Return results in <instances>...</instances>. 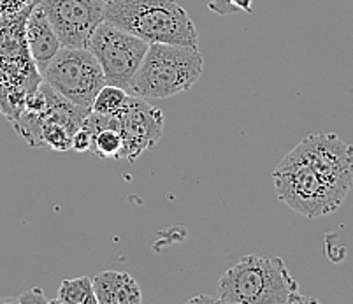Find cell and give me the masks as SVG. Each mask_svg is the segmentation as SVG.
<instances>
[{
  "label": "cell",
  "instance_id": "cell-1",
  "mask_svg": "<svg viewBox=\"0 0 353 304\" xmlns=\"http://www.w3.org/2000/svg\"><path fill=\"white\" fill-rule=\"evenodd\" d=\"M104 21L148 44L199 46L197 28L176 0H105Z\"/></svg>",
  "mask_w": 353,
  "mask_h": 304
},
{
  "label": "cell",
  "instance_id": "cell-2",
  "mask_svg": "<svg viewBox=\"0 0 353 304\" xmlns=\"http://www.w3.org/2000/svg\"><path fill=\"white\" fill-rule=\"evenodd\" d=\"M299 285L280 257L246 255L229 267L218 281V303L292 304L307 303Z\"/></svg>",
  "mask_w": 353,
  "mask_h": 304
},
{
  "label": "cell",
  "instance_id": "cell-3",
  "mask_svg": "<svg viewBox=\"0 0 353 304\" xmlns=\"http://www.w3.org/2000/svg\"><path fill=\"white\" fill-rule=\"evenodd\" d=\"M32 6L0 14V113L11 123L23 111L25 97L43 83L25 35Z\"/></svg>",
  "mask_w": 353,
  "mask_h": 304
},
{
  "label": "cell",
  "instance_id": "cell-4",
  "mask_svg": "<svg viewBox=\"0 0 353 304\" xmlns=\"http://www.w3.org/2000/svg\"><path fill=\"white\" fill-rule=\"evenodd\" d=\"M204 69L199 46L148 44L144 59L132 78L134 95L143 99H167L190 90Z\"/></svg>",
  "mask_w": 353,
  "mask_h": 304
},
{
  "label": "cell",
  "instance_id": "cell-5",
  "mask_svg": "<svg viewBox=\"0 0 353 304\" xmlns=\"http://www.w3.org/2000/svg\"><path fill=\"white\" fill-rule=\"evenodd\" d=\"M272 181L278 199L306 219L313 220L334 213L343 204L341 197L320 180L297 148L280 160L272 172Z\"/></svg>",
  "mask_w": 353,
  "mask_h": 304
},
{
  "label": "cell",
  "instance_id": "cell-6",
  "mask_svg": "<svg viewBox=\"0 0 353 304\" xmlns=\"http://www.w3.org/2000/svg\"><path fill=\"white\" fill-rule=\"evenodd\" d=\"M41 78L62 97L92 111L95 95L105 85L104 72L90 50L62 46L41 72Z\"/></svg>",
  "mask_w": 353,
  "mask_h": 304
},
{
  "label": "cell",
  "instance_id": "cell-7",
  "mask_svg": "<svg viewBox=\"0 0 353 304\" xmlns=\"http://www.w3.org/2000/svg\"><path fill=\"white\" fill-rule=\"evenodd\" d=\"M86 50H90V53L101 63L105 85L120 86L128 90L143 62L148 43L108 21H102L90 37Z\"/></svg>",
  "mask_w": 353,
  "mask_h": 304
},
{
  "label": "cell",
  "instance_id": "cell-8",
  "mask_svg": "<svg viewBox=\"0 0 353 304\" xmlns=\"http://www.w3.org/2000/svg\"><path fill=\"white\" fill-rule=\"evenodd\" d=\"M295 148L320 180L345 201L353 187V146L338 134H311Z\"/></svg>",
  "mask_w": 353,
  "mask_h": 304
},
{
  "label": "cell",
  "instance_id": "cell-9",
  "mask_svg": "<svg viewBox=\"0 0 353 304\" xmlns=\"http://www.w3.org/2000/svg\"><path fill=\"white\" fill-rule=\"evenodd\" d=\"M51 28L65 48H86L104 21L105 0H37Z\"/></svg>",
  "mask_w": 353,
  "mask_h": 304
},
{
  "label": "cell",
  "instance_id": "cell-10",
  "mask_svg": "<svg viewBox=\"0 0 353 304\" xmlns=\"http://www.w3.org/2000/svg\"><path fill=\"white\" fill-rule=\"evenodd\" d=\"M118 132L121 136L120 160L134 162L152 150L162 137L163 113L137 95H128L117 113Z\"/></svg>",
  "mask_w": 353,
  "mask_h": 304
},
{
  "label": "cell",
  "instance_id": "cell-11",
  "mask_svg": "<svg viewBox=\"0 0 353 304\" xmlns=\"http://www.w3.org/2000/svg\"><path fill=\"white\" fill-rule=\"evenodd\" d=\"M25 35H27L28 51H30L32 59H34L39 72H43V69L50 63V60L59 53L62 44H60L59 37L51 28L44 11L37 6V0L34 2L27 16Z\"/></svg>",
  "mask_w": 353,
  "mask_h": 304
},
{
  "label": "cell",
  "instance_id": "cell-12",
  "mask_svg": "<svg viewBox=\"0 0 353 304\" xmlns=\"http://www.w3.org/2000/svg\"><path fill=\"white\" fill-rule=\"evenodd\" d=\"M97 304H141L139 283L128 273L102 271L92 280Z\"/></svg>",
  "mask_w": 353,
  "mask_h": 304
},
{
  "label": "cell",
  "instance_id": "cell-13",
  "mask_svg": "<svg viewBox=\"0 0 353 304\" xmlns=\"http://www.w3.org/2000/svg\"><path fill=\"white\" fill-rule=\"evenodd\" d=\"M51 304H97L94 285L88 276L63 280L60 283L59 296L50 301Z\"/></svg>",
  "mask_w": 353,
  "mask_h": 304
},
{
  "label": "cell",
  "instance_id": "cell-14",
  "mask_svg": "<svg viewBox=\"0 0 353 304\" xmlns=\"http://www.w3.org/2000/svg\"><path fill=\"white\" fill-rule=\"evenodd\" d=\"M90 152L94 153L95 156H101V159L120 160L121 136L118 132V129L108 127V129L97 130L95 134H92Z\"/></svg>",
  "mask_w": 353,
  "mask_h": 304
},
{
  "label": "cell",
  "instance_id": "cell-15",
  "mask_svg": "<svg viewBox=\"0 0 353 304\" xmlns=\"http://www.w3.org/2000/svg\"><path fill=\"white\" fill-rule=\"evenodd\" d=\"M127 90L120 88V86L104 85L95 95L94 104H92V111L99 114H117L127 102Z\"/></svg>",
  "mask_w": 353,
  "mask_h": 304
},
{
  "label": "cell",
  "instance_id": "cell-16",
  "mask_svg": "<svg viewBox=\"0 0 353 304\" xmlns=\"http://www.w3.org/2000/svg\"><path fill=\"white\" fill-rule=\"evenodd\" d=\"M208 8L221 16L232 14L237 11L252 12V0H206Z\"/></svg>",
  "mask_w": 353,
  "mask_h": 304
},
{
  "label": "cell",
  "instance_id": "cell-17",
  "mask_svg": "<svg viewBox=\"0 0 353 304\" xmlns=\"http://www.w3.org/2000/svg\"><path fill=\"white\" fill-rule=\"evenodd\" d=\"M90 145H92V134H90L85 127H79V129L72 134L70 150H74V152L78 153L90 152Z\"/></svg>",
  "mask_w": 353,
  "mask_h": 304
},
{
  "label": "cell",
  "instance_id": "cell-18",
  "mask_svg": "<svg viewBox=\"0 0 353 304\" xmlns=\"http://www.w3.org/2000/svg\"><path fill=\"white\" fill-rule=\"evenodd\" d=\"M34 2L35 0H0V14H9V12L20 11V9L34 4Z\"/></svg>",
  "mask_w": 353,
  "mask_h": 304
},
{
  "label": "cell",
  "instance_id": "cell-19",
  "mask_svg": "<svg viewBox=\"0 0 353 304\" xmlns=\"http://www.w3.org/2000/svg\"><path fill=\"white\" fill-rule=\"evenodd\" d=\"M11 301H16V303H50V299L44 296L43 290L37 289V287L32 290H28V292L21 294L20 297H16V299H11Z\"/></svg>",
  "mask_w": 353,
  "mask_h": 304
},
{
  "label": "cell",
  "instance_id": "cell-20",
  "mask_svg": "<svg viewBox=\"0 0 353 304\" xmlns=\"http://www.w3.org/2000/svg\"><path fill=\"white\" fill-rule=\"evenodd\" d=\"M199 301H206V303H218V297L201 296V297H194V299H190V303H199Z\"/></svg>",
  "mask_w": 353,
  "mask_h": 304
}]
</instances>
